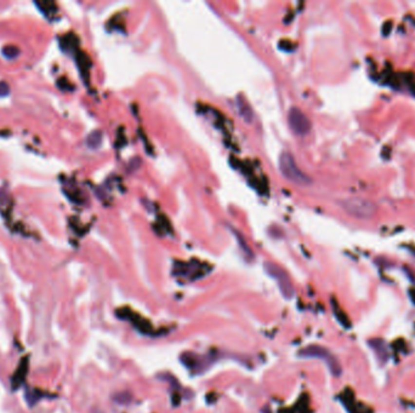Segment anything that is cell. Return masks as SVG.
<instances>
[{
  "label": "cell",
  "instance_id": "obj_1",
  "mask_svg": "<svg viewBox=\"0 0 415 413\" xmlns=\"http://www.w3.org/2000/svg\"><path fill=\"white\" fill-rule=\"evenodd\" d=\"M279 170H281L283 177H285L289 182L294 183V184L307 185L311 183L310 178L301 171L290 153L284 152L281 154V157H279Z\"/></svg>",
  "mask_w": 415,
  "mask_h": 413
},
{
  "label": "cell",
  "instance_id": "obj_2",
  "mask_svg": "<svg viewBox=\"0 0 415 413\" xmlns=\"http://www.w3.org/2000/svg\"><path fill=\"white\" fill-rule=\"evenodd\" d=\"M340 205L348 215L357 218H370L377 212V206L363 198H348L342 200Z\"/></svg>",
  "mask_w": 415,
  "mask_h": 413
},
{
  "label": "cell",
  "instance_id": "obj_3",
  "mask_svg": "<svg viewBox=\"0 0 415 413\" xmlns=\"http://www.w3.org/2000/svg\"><path fill=\"white\" fill-rule=\"evenodd\" d=\"M288 124L290 130L298 136H306L311 131L310 119L298 107H291L289 110Z\"/></svg>",
  "mask_w": 415,
  "mask_h": 413
},
{
  "label": "cell",
  "instance_id": "obj_4",
  "mask_svg": "<svg viewBox=\"0 0 415 413\" xmlns=\"http://www.w3.org/2000/svg\"><path fill=\"white\" fill-rule=\"evenodd\" d=\"M265 269L266 271H267V273L270 274L273 279H275V280H277V283H278V286L279 288H281L283 296L288 297V298L289 297H291L294 291H293V287H291L290 280H289L285 271L273 263H266Z\"/></svg>",
  "mask_w": 415,
  "mask_h": 413
},
{
  "label": "cell",
  "instance_id": "obj_5",
  "mask_svg": "<svg viewBox=\"0 0 415 413\" xmlns=\"http://www.w3.org/2000/svg\"><path fill=\"white\" fill-rule=\"evenodd\" d=\"M236 103L239 115L243 118V120L249 124L253 123L254 119H255V114H254V110L251 109V107L249 106V103L246 102V100H244L242 96H238V97H236Z\"/></svg>",
  "mask_w": 415,
  "mask_h": 413
},
{
  "label": "cell",
  "instance_id": "obj_6",
  "mask_svg": "<svg viewBox=\"0 0 415 413\" xmlns=\"http://www.w3.org/2000/svg\"><path fill=\"white\" fill-rule=\"evenodd\" d=\"M28 359H23L21 362V365L19 366V368L16 370V372H15V375L12 376V379H11V385H12V390H16L17 388L21 387L22 384H23L24 379H26V376L27 372H28Z\"/></svg>",
  "mask_w": 415,
  "mask_h": 413
},
{
  "label": "cell",
  "instance_id": "obj_7",
  "mask_svg": "<svg viewBox=\"0 0 415 413\" xmlns=\"http://www.w3.org/2000/svg\"><path fill=\"white\" fill-rule=\"evenodd\" d=\"M101 142H102V133L100 131H94L86 138V143L90 148H97L100 147Z\"/></svg>",
  "mask_w": 415,
  "mask_h": 413
},
{
  "label": "cell",
  "instance_id": "obj_8",
  "mask_svg": "<svg viewBox=\"0 0 415 413\" xmlns=\"http://www.w3.org/2000/svg\"><path fill=\"white\" fill-rule=\"evenodd\" d=\"M2 55H4L5 57H7V58H14V57H16L17 55H19V50H17L16 48H14V46H10V48H4V50H2Z\"/></svg>",
  "mask_w": 415,
  "mask_h": 413
},
{
  "label": "cell",
  "instance_id": "obj_9",
  "mask_svg": "<svg viewBox=\"0 0 415 413\" xmlns=\"http://www.w3.org/2000/svg\"><path fill=\"white\" fill-rule=\"evenodd\" d=\"M9 92H10L9 85H7L6 83H4V81H0V97L9 95Z\"/></svg>",
  "mask_w": 415,
  "mask_h": 413
}]
</instances>
